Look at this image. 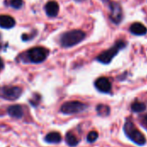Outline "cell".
<instances>
[{
	"mask_svg": "<svg viewBox=\"0 0 147 147\" xmlns=\"http://www.w3.org/2000/svg\"><path fill=\"white\" fill-rule=\"evenodd\" d=\"M8 115L16 119H21L23 116V109L21 105H11L7 109Z\"/></svg>",
	"mask_w": 147,
	"mask_h": 147,
	"instance_id": "obj_10",
	"label": "cell"
},
{
	"mask_svg": "<svg viewBox=\"0 0 147 147\" xmlns=\"http://www.w3.org/2000/svg\"><path fill=\"white\" fill-rule=\"evenodd\" d=\"M74 1H76V2H83L84 0H74Z\"/></svg>",
	"mask_w": 147,
	"mask_h": 147,
	"instance_id": "obj_21",
	"label": "cell"
},
{
	"mask_svg": "<svg viewBox=\"0 0 147 147\" xmlns=\"http://www.w3.org/2000/svg\"><path fill=\"white\" fill-rule=\"evenodd\" d=\"M65 142L69 146L74 147L78 146L79 140L74 134H72L71 132H69L65 135Z\"/></svg>",
	"mask_w": 147,
	"mask_h": 147,
	"instance_id": "obj_14",
	"label": "cell"
},
{
	"mask_svg": "<svg viewBox=\"0 0 147 147\" xmlns=\"http://www.w3.org/2000/svg\"><path fill=\"white\" fill-rule=\"evenodd\" d=\"M86 109H87L86 104L78 101H71L62 104L60 108V111L65 115H75L84 111Z\"/></svg>",
	"mask_w": 147,
	"mask_h": 147,
	"instance_id": "obj_5",
	"label": "cell"
},
{
	"mask_svg": "<svg viewBox=\"0 0 147 147\" xmlns=\"http://www.w3.org/2000/svg\"><path fill=\"white\" fill-rule=\"evenodd\" d=\"M95 86L97 89V90H99L102 93H109L111 90L112 87L110 81L104 77L96 79V81L95 82Z\"/></svg>",
	"mask_w": 147,
	"mask_h": 147,
	"instance_id": "obj_8",
	"label": "cell"
},
{
	"mask_svg": "<svg viewBox=\"0 0 147 147\" xmlns=\"http://www.w3.org/2000/svg\"><path fill=\"white\" fill-rule=\"evenodd\" d=\"M23 5V0H10V6L14 9H20Z\"/></svg>",
	"mask_w": 147,
	"mask_h": 147,
	"instance_id": "obj_18",
	"label": "cell"
},
{
	"mask_svg": "<svg viewBox=\"0 0 147 147\" xmlns=\"http://www.w3.org/2000/svg\"><path fill=\"white\" fill-rule=\"evenodd\" d=\"M102 1H103L104 3H106V2H109V0H102Z\"/></svg>",
	"mask_w": 147,
	"mask_h": 147,
	"instance_id": "obj_22",
	"label": "cell"
},
{
	"mask_svg": "<svg viewBox=\"0 0 147 147\" xmlns=\"http://www.w3.org/2000/svg\"><path fill=\"white\" fill-rule=\"evenodd\" d=\"M98 139V133L96 131H91L89 133L88 136H87V141L90 143H93L95 142L96 140Z\"/></svg>",
	"mask_w": 147,
	"mask_h": 147,
	"instance_id": "obj_17",
	"label": "cell"
},
{
	"mask_svg": "<svg viewBox=\"0 0 147 147\" xmlns=\"http://www.w3.org/2000/svg\"><path fill=\"white\" fill-rule=\"evenodd\" d=\"M96 111L98 113V115H108L109 114V107L107 105H103V104H100L96 107Z\"/></svg>",
	"mask_w": 147,
	"mask_h": 147,
	"instance_id": "obj_16",
	"label": "cell"
},
{
	"mask_svg": "<svg viewBox=\"0 0 147 147\" xmlns=\"http://www.w3.org/2000/svg\"><path fill=\"white\" fill-rule=\"evenodd\" d=\"M45 10H46V13L48 16H51V17L56 16L59 11V3L55 1L48 2L45 6Z\"/></svg>",
	"mask_w": 147,
	"mask_h": 147,
	"instance_id": "obj_9",
	"label": "cell"
},
{
	"mask_svg": "<svg viewBox=\"0 0 147 147\" xmlns=\"http://www.w3.org/2000/svg\"><path fill=\"white\" fill-rule=\"evenodd\" d=\"M126 42L123 40H118L115 46H113L110 49L106 50L100 53L98 57L96 58L97 61L102 63V64H109L111 60L114 59V57L118 53V52L121 49H123L126 47Z\"/></svg>",
	"mask_w": 147,
	"mask_h": 147,
	"instance_id": "obj_3",
	"label": "cell"
},
{
	"mask_svg": "<svg viewBox=\"0 0 147 147\" xmlns=\"http://www.w3.org/2000/svg\"><path fill=\"white\" fill-rule=\"evenodd\" d=\"M130 31L135 35H144L147 33V28L140 22H134L131 25Z\"/></svg>",
	"mask_w": 147,
	"mask_h": 147,
	"instance_id": "obj_12",
	"label": "cell"
},
{
	"mask_svg": "<svg viewBox=\"0 0 147 147\" xmlns=\"http://www.w3.org/2000/svg\"><path fill=\"white\" fill-rule=\"evenodd\" d=\"M85 38V33L81 30L65 32L60 37V43L64 47H71L80 43Z\"/></svg>",
	"mask_w": 147,
	"mask_h": 147,
	"instance_id": "obj_2",
	"label": "cell"
},
{
	"mask_svg": "<svg viewBox=\"0 0 147 147\" xmlns=\"http://www.w3.org/2000/svg\"><path fill=\"white\" fill-rule=\"evenodd\" d=\"M142 123H143L144 126H146L147 127V115L143 116V118H142Z\"/></svg>",
	"mask_w": 147,
	"mask_h": 147,
	"instance_id": "obj_19",
	"label": "cell"
},
{
	"mask_svg": "<svg viewBox=\"0 0 147 147\" xmlns=\"http://www.w3.org/2000/svg\"><path fill=\"white\" fill-rule=\"evenodd\" d=\"M124 132L127 138L131 140L134 143L139 146H144L146 143V139L145 135L135 127V125L132 121H126L124 125Z\"/></svg>",
	"mask_w": 147,
	"mask_h": 147,
	"instance_id": "obj_1",
	"label": "cell"
},
{
	"mask_svg": "<svg viewBox=\"0 0 147 147\" xmlns=\"http://www.w3.org/2000/svg\"><path fill=\"white\" fill-rule=\"evenodd\" d=\"M48 53H49L48 50L46 49L45 47H35L28 51L27 57L30 62L39 64V63L43 62L47 58Z\"/></svg>",
	"mask_w": 147,
	"mask_h": 147,
	"instance_id": "obj_4",
	"label": "cell"
},
{
	"mask_svg": "<svg viewBox=\"0 0 147 147\" xmlns=\"http://www.w3.org/2000/svg\"><path fill=\"white\" fill-rule=\"evenodd\" d=\"M131 109L135 113H141V112H143V111H145L146 109V105L144 102H134L132 104Z\"/></svg>",
	"mask_w": 147,
	"mask_h": 147,
	"instance_id": "obj_15",
	"label": "cell"
},
{
	"mask_svg": "<svg viewBox=\"0 0 147 147\" xmlns=\"http://www.w3.org/2000/svg\"><path fill=\"white\" fill-rule=\"evenodd\" d=\"M61 140H62V137L60 134L58 132H51L47 134L45 137V141H47V143H51V144H58L61 141Z\"/></svg>",
	"mask_w": 147,
	"mask_h": 147,
	"instance_id": "obj_13",
	"label": "cell"
},
{
	"mask_svg": "<svg viewBox=\"0 0 147 147\" xmlns=\"http://www.w3.org/2000/svg\"><path fill=\"white\" fill-rule=\"evenodd\" d=\"M110 9H111V13H110L111 21L115 24H119L123 18V12H122L121 6L118 3L113 2L110 3Z\"/></svg>",
	"mask_w": 147,
	"mask_h": 147,
	"instance_id": "obj_7",
	"label": "cell"
},
{
	"mask_svg": "<svg viewBox=\"0 0 147 147\" xmlns=\"http://www.w3.org/2000/svg\"><path fill=\"white\" fill-rule=\"evenodd\" d=\"M22 95V89L17 86L0 87V97L9 101H15Z\"/></svg>",
	"mask_w": 147,
	"mask_h": 147,
	"instance_id": "obj_6",
	"label": "cell"
},
{
	"mask_svg": "<svg viewBox=\"0 0 147 147\" xmlns=\"http://www.w3.org/2000/svg\"><path fill=\"white\" fill-rule=\"evenodd\" d=\"M16 25V21L13 17L7 15L0 16V27L3 28H11Z\"/></svg>",
	"mask_w": 147,
	"mask_h": 147,
	"instance_id": "obj_11",
	"label": "cell"
},
{
	"mask_svg": "<svg viewBox=\"0 0 147 147\" xmlns=\"http://www.w3.org/2000/svg\"><path fill=\"white\" fill-rule=\"evenodd\" d=\"M3 68V59L0 58V71H2Z\"/></svg>",
	"mask_w": 147,
	"mask_h": 147,
	"instance_id": "obj_20",
	"label": "cell"
}]
</instances>
